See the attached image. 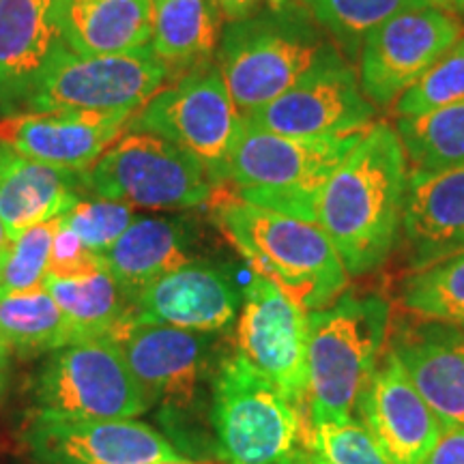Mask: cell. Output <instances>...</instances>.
<instances>
[{"label":"cell","mask_w":464,"mask_h":464,"mask_svg":"<svg viewBox=\"0 0 464 464\" xmlns=\"http://www.w3.org/2000/svg\"><path fill=\"white\" fill-rule=\"evenodd\" d=\"M92 196L153 211L211 202L218 185L194 155L155 133H125L86 170Z\"/></svg>","instance_id":"cell-7"},{"label":"cell","mask_w":464,"mask_h":464,"mask_svg":"<svg viewBox=\"0 0 464 464\" xmlns=\"http://www.w3.org/2000/svg\"><path fill=\"white\" fill-rule=\"evenodd\" d=\"M392 305L381 295L344 290L307 312V415L312 426L359 420V404L390 342Z\"/></svg>","instance_id":"cell-3"},{"label":"cell","mask_w":464,"mask_h":464,"mask_svg":"<svg viewBox=\"0 0 464 464\" xmlns=\"http://www.w3.org/2000/svg\"><path fill=\"white\" fill-rule=\"evenodd\" d=\"M166 84L168 69L150 44L123 54H78L61 44L24 114L52 110L138 112Z\"/></svg>","instance_id":"cell-11"},{"label":"cell","mask_w":464,"mask_h":464,"mask_svg":"<svg viewBox=\"0 0 464 464\" xmlns=\"http://www.w3.org/2000/svg\"><path fill=\"white\" fill-rule=\"evenodd\" d=\"M312 456L316 464H390L359 420L312 426Z\"/></svg>","instance_id":"cell-34"},{"label":"cell","mask_w":464,"mask_h":464,"mask_svg":"<svg viewBox=\"0 0 464 464\" xmlns=\"http://www.w3.org/2000/svg\"><path fill=\"white\" fill-rule=\"evenodd\" d=\"M400 239L411 271L464 252V168L409 170Z\"/></svg>","instance_id":"cell-21"},{"label":"cell","mask_w":464,"mask_h":464,"mask_svg":"<svg viewBox=\"0 0 464 464\" xmlns=\"http://www.w3.org/2000/svg\"><path fill=\"white\" fill-rule=\"evenodd\" d=\"M208 421L226 464H290L312 450L305 411L235 351L213 372Z\"/></svg>","instance_id":"cell-4"},{"label":"cell","mask_w":464,"mask_h":464,"mask_svg":"<svg viewBox=\"0 0 464 464\" xmlns=\"http://www.w3.org/2000/svg\"><path fill=\"white\" fill-rule=\"evenodd\" d=\"M216 0H153L150 48L168 69V82L216 61L222 37Z\"/></svg>","instance_id":"cell-25"},{"label":"cell","mask_w":464,"mask_h":464,"mask_svg":"<svg viewBox=\"0 0 464 464\" xmlns=\"http://www.w3.org/2000/svg\"><path fill=\"white\" fill-rule=\"evenodd\" d=\"M86 189V172L28 160L3 142L0 150V219L11 237L63 218Z\"/></svg>","instance_id":"cell-22"},{"label":"cell","mask_w":464,"mask_h":464,"mask_svg":"<svg viewBox=\"0 0 464 464\" xmlns=\"http://www.w3.org/2000/svg\"><path fill=\"white\" fill-rule=\"evenodd\" d=\"M362 133L310 140L243 123L226 161L224 183L235 185L241 200L316 224L324 183Z\"/></svg>","instance_id":"cell-6"},{"label":"cell","mask_w":464,"mask_h":464,"mask_svg":"<svg viewBox=\"0 0 464 464\" xmlns=\"http://www.w3.org/2000/svg\"><path fill=\"white\" fill-rule=\"evenodd\" d=\"M0 340L17 357H39L73 342L67 318L45 288L0 293Z\"/></svg>","instance_id":"cell-27"},{"label":"cell","mask_w":464,"mask_h":464,"mask_svg":"<svg viewBox=\"0 0 464 464\" xmlns=\"http://www.w3.org/2000/svg\"><path fill=\"white\" fill-rule=\"evenodd\" d=\"M9 362H11V351L0 340V398H3L5 390H7V381H9Z\"/></svg>","instance_id":"cell-38"},{"label":"cell","mask_w":464,"mask_h":464,"mask_svg":"<svg viewBox=\"0 0 464 464\" xmlns=\"http://www.w3.org/2000/svg\"><path fill=\"white\" fill-rule=\"evenodd\" d=\"M155 464H226L222 460H189V458H174V460H164V462H155Z\"/></svg>","instance_id":"cell-40"},{"label":"cell","mask_w":464,"mask_h":464,"mask_svg":"<svg viewBox=\"0 0 464 464\" xmlns=\"http://www.w3.org/2000/svg\"><path fill=\"white\" fill-rule=\"evenodd\" d=\"M191 235L177 218H136L119 241L102 254V263L131 299L149 284L189 260Z\"/></svg>","instance_id":"cell-24"},{"label":"cell","mask_w":464,"mask_h":464,"mask_svg":"<svg viewBox=\"0 0 464 464\" xmlns=\"http://www.w3.org/2000/svg\"><path fill=\"white\" fill-rule=\"evenodd\" d=\"M409 161L400 133L385 121L365 130L324 183L316 224L348 276L372 274L387 263L402 232Z\"/></svg>","instance_id":"cell-1"},{"label":"cell","mask_w":464,"mask_h":464,"mask_svg":"<svg viewBox=\"0 0 464 464\" xmlns=\"http://www.w3.org/2000/svg\"><path fill=\"white\" fill-rule=\"evenodd\" d=\"M56 24L78 54H123L150 44L153 0H56Z\"/></svg>","instance_id":"cell-23"},{"label":"cell","mask_w":464,"mask_h":464,"mask_svg":"<svg viewBox=\"0 0 464 464\" xmlns=\"http://www.w3.org/2000/svg\"><path fill=\"white\" fill-rule=\"evenodd\" d=\"M290 464H316V462H314V456H312V450H310L305 456H301L299 460H295V462H290Z\"/></svg>","instance_id":"cell-42"},{"label":"cell","mask_w":464,"mask_h":464,"mask_svg":"<svg viewBox=\"0 0 464 464\" xmlns=\"http://www.w3.org/2000/svg\"><path fill=\"white\" fill-rule=\"evenodd\" d=\"M130 110H52L0 119V142L28 160L86 172L125 136Z\"/></svg>","instance_id":"cell-16"},{"label":"cell","mask_w":464,"mask_h":464,"mask_svg":"<svg viewBox=\"0 0 464 464\" xmlns=\"http://www.w3.org/2000/svg\"><path fill=\"white\" fill-rule=\"evenodd\" d=\"M58 222L61 218L11 237L7 249L0 254V293H33L45 288Z\"/></svg>","instance_id":"cell-31"},{"label":"cell","mask_w":464,"mask_h":464,"mask_svg":"<svg viewBox=\"0 0 464 464\" xmlns=\"http://www.w3.org/2000/svg\"><path fill=\"white\" fill-rule=\"evenodd\" d=\"M45 290L67 318L73 342L108 338L125 318L133 314L131 295L114 280L106 266L72 280L48 277Z\"/></svg>","instance_id":"cell-26"},{"label":"cell","mask_w":464,"mask_h":464,"mask_svg":"<svg viewBox=\"0 0 464 464\" xmlns=\"http://www.w3.org/2000/svg\"><path fill=\"white\" fill-rule=\"evenodd\" d=\"M421 464H464V428H443Z\"/></svg>","instance_id":"cell-36"},{"label":"cell","mask_w":464,"mask_h":464,"mask_svg":"<svg viewBox=\"0 0 464 464\" xmlns=\"http://www.w3.org/2000/svg\"><path fill=\"white\" fill-rule=\"evenodd\" d=\"M400 301L413 318L464 329V252L411 271Z\"/></svg>","instance_id":"cell-30"},{"label":"cell","mask_w":464,"mask_h":464,"mask_svg":"<svg viewBox=\"0 0 464 464\" xmlns=\"http://www.w3.org/2000/svg\"><path fill=\"white\" fill-rule=\"evenodd\" d=\"M357 417L390 464H421L443 430L392 348L376 365Z\"/></svg>","instance_id":"cell-18"},{"label":"cell","mask_w":464,"mask_h":464,"mask_svg":"<svg viewBox=\"0 0 464 464\" xmlns=\"http://www.w3.org/2000/svg\"><path fill=\"white\" fill-rule=\"evenodd\" d=\"M222 15L228 17V20H237V17H243L252 14L254 9L263 7V5H276L282 3V0H216Z\"/></svg>","instance_id":"cell-37"},{"label":"cell","mask_w":464,"mask_h":464,"mask_svg":"<svg viewBox=\"0 0 464 464\" xmlns=\"http://www.w3.org/2000/svg\"><path fill=\"white\" fill-rule=\"evenodd\" d=\"M297 3L348 61H357L365 37L392 15L432 5L430 0H297Z\"/></svg>","instance_id":"cell-29"},{"label":"cell","mask_w":464,"mask_h":464,"mask_svg":"<svg viewBox=\"0 0 464 464\" xmlns=\"http://www.w3.org/2000/svg\"><path fill=\"white\" fill-rule=\"evenodd\" d=\"M241 119L280 136L323 140L365 131L376 123V108L365 97L353 63L327 42L288 91Z\"/></svg>","instance_id":"cell-10"},{"label":"cell","mask_w":464,"mask_h":464,"mask_svg":"<svg viewBox=\"0 0 464 464\" xmlns=\"http://www.w3.org/2000/svg\"><path fill=\"white\" fill-rule=\"evenodd\" d=\"M243 290L222 265L189 260L133 299V316L196 334L226 335L237 324Z\"/></svg>","instance_id":"cell-17"},{"label":"cell","mask_w":464,"mask_h":464,"mask_svg":"<svg viewBox=\"0 0 464 464\" xmlns=\"http://www.w3.org/2000/svg\"><path fill=\"white\" fill-rule=\"evenodd\" d=\"M61 44L56 0H0V119L24 114Z\"/></svg>","instance_id":"cell-20"},{"label":"cell","mask_w":464,"mask_h":464,"mask_svg":"<svg viewBox=\"0 0 464 464\" xmlns=\"http://www.w3.org/2000/svg\"><path fill=\"white\" fill-rule=\"evenodd\" d=\"M437 7L456 11V14H464V0H430Z\"/></svg>","instance_id":"cell-39"},{"label":"cell","mask_w":464,"mask_h":464,"mask_svg":"<svg viewBox=\"0 0 464 464\" xmlns=\"http://www.w3.org/2000/svg\"><path fill=\"white\" fill-rule=\"evenodd\" d=\"M241 125L218 61H211L155 92L131 116L125 133H155L174 142L194 155L219 188Z\"/></svg>","instance_id":"cell-9"},{"label":"cell","mask_w":464,"mask_h":464,"mask_svg":"<svg viewBox=\"0 0 464 464\" xmlns=\"http://www.w3.org/2000/svg\"><path fill=\"white\" fill-rule=\"evenodd\" d=\"M9 241H11V235H9V232H7V228H5L3 219H0V254H3L5 249H7Z\"/></svg>","instance_id":"cell-41"},{"label":"cell","mask_w":464,"mask_h":464,"mask_svg":"<svg viewBox=\"0 0 464 464\" xmlns=\"http://www.w3.org/2000/svg\"><path fill=\"white\" fill-rule=\"evenodd\" d=\"M213 222L254 274L276 284L301 310H323L348 286L344 263L314 222L252 205L235 194L213 196Z\"/></svg>","instance_id":"cell-2"},{"label":"cell","mask_w":464,"mask_h":464,"mask_svg":"<svg viewBox=\"0 0 464 464\" xmlns=\"http://www.w3.org/2000/svg\"><path fill=\"white\" fill-rule=\"evenodd\" d=\"M464 34L456 11L428 5L392 15L365 37L359 80L374 108H392Z\"/></svg>","instance_id":"cell-12"},{"label":"cell","mask_w":464,"mask_h":464,"mask_svg":"<svg viewBox=\"0 0 464 464\" xmlns=\"http://www.w3.org/2000/svg\"><path fill=\"white\" fill-rule=\"evenodd\" d=\"M22 439L39 464H155L181 458L170 439L138 420H80L34 411Z\"/></svg>","instance_id":"cell-15"},{"label":"cell","mask_w":464,"mask_h":464,"mask_svg":"<svg viewBox=\"0 0 464 464\" xmlns=\"http://www.w3.org/2000/svg\"><path fill=\"white\" fill-rule=\"evenodd\" d=\"M235 353L307 413V312L256 274L243 290Z\"/></svg>","instance_id":"cell-14"},{"label":"cell","mask_w":464,"mask_h":464,"mask_svg":"<svg viewBox=\"0 0 464 464\" xmlns=\"http://www.w3.org/2000/svg\"><path fill=\"white\" fill-rule=\"evenodd\" d=\"M387 344L440 426L464 428V329L413 318L400 321Z\"/></svg>","instance_id":"cell-19"},{"label":"cell","mask_w":464,"mask_h":464,"mask_svg":"<svg viewBox=\"0 0 464 464\" xmlns=\"http://www.w3.org/2000/svg\"><path fill=\"white\" fill-rule=\"evenodd\" d=\"M102 256H97L92 249L86 247L84 241L67 224L58 222V230L50 252L48 277L72 280V277L89 276L92 271L102 269Z\"/></svg>","instance_id":"cell-35"},{"label":"cell","mask_w":464,"mask_h":464,"mask_svg":"<svg viewBox=\"0 0 464 464\" xmlns=\"http://www.w3.org/2000/svg\"><path fill=\"white\" fill-rule=\"evenodd\" d=\"M464 102V34L396 102L400 116H423Z\"/></svg>","instance_id":"cell-32"},{"label":"cell","mask_w":464,"mask_h":464,"mask_svg":"<svg viewBox=\"0 0 464 464\" xmlns=\"http://www.w3.org/2000/svg\"><path fill=\"white\" fill-rule=\"evenodd\" d=\"M0 150H3V142H0Z\"/></svg>","instance_id":"cell-43"},{"label":"cell","mask_w":464,"mask_h":464,"mask_svg":"<svg viewBox=\"0 0 464 464\" xmlns=\"http://www.w3.org/2000/svg\"><path fill=\"white\" fill-rule=\"evenodd\" d=\"M37 413L80 420H136L153 409L121 348L110 338L58 348L33 381Z\"/></svg>","instance_id":"cell-8"},{"label":"cell","mask_w":464,"mask_h":464,"mask_svg":"<svg viewBox=\"0 0 464 464\" xmlns=\"http://www.w3.org/2000/svg\"><path fill=\"white\" fill-rule=\"evenodd\" d=\"M396 130L409 170L464 168V102L423 116H400Z\"/></svg>","instance_id":"cell-28"},{"label":"cell","mask_w":464,"mask_h":464,"mask_svg":"<svg viewBox=\"0 0 464 464\" xmlns=\"http://www.w3.org/2000/svg\"><path fill=\"white\" fill-rule=\"evenodd\" d=\"M121 348L150 406L191 409L207 379H213L224 335L196 334L130 316L108 335Z\"/></svg>","instance_id":"cell-13"},{"label":"cell","mask_w":464,"mask_h":464,"mask_svg":"<svg viewBox=\"0 0 464 464\" xmlns=\"http://www.w3.org/2000/svg\"><path fill=\"white\" fill-rule=\"evenodd\" d=\"M327 42L297 0L263 5L228 20L219 37L218 67L241 116L288 91Z\"/></svg>","instance_id":"cell-5"},{"label":"cell","mask_w":464,"mask_h":464,"mask_svg":"<svg viewBox=\"0 0 464 464\" xmlns=\"http://www.w3.org/2000/svg\"><path fill=\"white\" fill-rule=\"evenodd\" d=\"M133 219H136L133 207L95 196V198H80L61 218V222L67 224L86 247L102 256L130 228Z\"/></svg>","instance_id":"cell-33"}]
</instances>
